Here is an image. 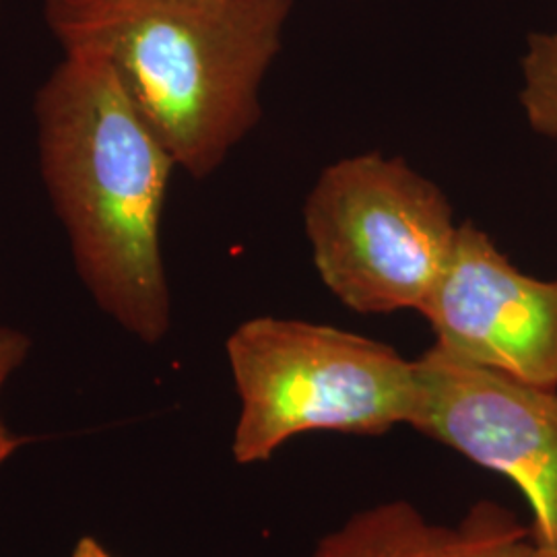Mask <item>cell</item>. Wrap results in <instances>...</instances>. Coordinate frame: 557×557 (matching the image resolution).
<instances>
[{"label":"cell","mask_w":557,"mask_h":557,"mask_svg":"<svg viewBox=\"0 0 557 557\" xmlns=\"http://www.w3.org/2000/svg\"><path fill=\"white\" fill-rule=\"evenodd\" d=\"M520 73V106L529 126L557 143V27L529 38Z\"/></svg>","instance_id":"9c48e42d"},{"label":"cell","mask_w":557,"mask_h":557,"mask_svg":"<svg viewBox=\"0 0 557 557\" xmlns=\"http://www.w3.org/2000/svg\"><path fill=\"white\" fill-rule=\"evenodd\" d=\"M2 2H4V0H0V11H2Z\"/></svg>","instance_id":"7c38bea8"},{"label":"cell","mask_w":557,"mask_h":557,"mask_svg":"<svg viewBox=\"0 0 557 557\" xmlns=\"http://www.w3.org/2000/svg\"><path fill=\"white\" fill-rule=\"evenodd\" d=\"M71 557H112L103 547H101L100 543L96 541V539L91 537H83L79 539V543H77V547H75V552H73V556Z\"/></svg>","instance_id":"8fae6325"},{"label":"cell","mask_w":557,"mask_h":557,"mask_svg":"<svg viewBox=\"0 0 557 557\" xmlns=\"http://www.w3.org/2000/svg\"><path fill=\"white\" fill-rule=\"evenodd\" d=\"M416 363L409 428L510 479L533 512V539L557 547V388L483 368L436 343Z\"/></svg>","instance_id":"5b68a950"},{"label":"cell","mask_w":557,"mask_h":557,"mask_svg":"<svg viewBox=\"0 0 557 557\" xmlns=\"http://www.w3.org/2000/svg\"><path fill=\"white\" fill-rule=\"evenodd\" d=\"M304 223L322 283L359 314L419 312L458 232L438 184L382 153L343 158L322 170L304 205Z\"/></svg>","instance_id":"277c9868"},{"label":"cell","mask_w":557,"mask_h":557,"mask_svg":"<svg viewBox=\"0 0 557 557\" xmlns=\"http://www.w3.org/2000/svg\"><path fill=\"white\" fill-rule=\"evenodd\" d=\"M294 0H41L64 54L108 64L190 178L213 176L260 122Z\"/></svg>","instance_id":"7a4b0ae2"},{"label":"cell","mask_w":557,"mask_h":557,"mask_svg":"<svg viewBox=\"0 0 557 557\" xmlns=\"http://www.w3.org/2000/svg\"><path fill=\"white\" fill-rule=\"evenodd\" d=\"M419 314L442 349L557 388V278L522 273L475 223L458 225L450 260Z\"/></svg>","instance_id":"8992f818"},{"label":"cell","mask_w":557,"mask_h":557,"mask_svg":"<svg viewBox=\"0 0 557 557\" xmlns=\"http://www.w3.org/2000/svg\"><path fill=\"white\" fill-rule=\"evenodd\" d=\"M239 397L232 455L264 462L308 432L382 436L411 425L416 359L395 347L308 320L257 317L225 343Z\"/></svg>","instance_id":"3957f363"},{"label":"cell","mask_w":557,"mask_h":557,"mask_svg":"<svg viewBox=\"0 0 557 557\" xmlns=\"http://www.w3.org/2000/svg\"><path fill=\"white\" fill-rule=\"evenodd\" d=\"M457 557H557L504 506L479 502L457 527Z\"/></svg>","instance_id":"ba28073f"},{"label":"cell","mask_w":557,"mask_h":557,"mask_svg":"<svg viewBox=\"0 0 557 557\" xmlns=\"http://www.w3.org/2000/svg\"><path fill=\"white\" fill-rule=\"evenodd\" d=\"M29 347H32V341L25 333L11 326H0V395L4 384L20 370L21 363L27 358ZM23 442H27V438L15 436L0 418V465L11 457Z\"/></svg>","instance_id":"30bf717a"},{"label":"cell","mask_w":557,"mask_h":557,"mask_svg":"<svg viewBox=\"0 0 557 557\" xmlns=\"http://www.w3.org/2000/svg\"><path fill=\"white\" fill-rule=\"evenodd\" d=\"M46 195L85 289L156 345L172 324L161 221L176 163L108 64L64 54L34 100Z\"/></svg>","instance_id":"6da1fadb"},{"label":"cell","mask_w":557,"mask_h":557,"mask_svg":"<svg viewBox=\"0 0 557 557\" xmlns=\"http://www.w3.org/2000/svg\"><path fill=\"white\" fill-rule=\"evenodd\" d=\"M457 529L430 522L405 499L361 508L308 557H457Z\"/></svg>","instance_id":"52a82bcc"}]
</instances>
